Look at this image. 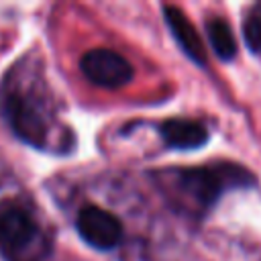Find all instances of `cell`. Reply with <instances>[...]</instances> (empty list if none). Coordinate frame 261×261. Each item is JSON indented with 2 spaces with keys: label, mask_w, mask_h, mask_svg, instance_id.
Wrapping results in <instances>:
<instances>
[{
  "label": "cell",
  "mask_w": 261,
  "mask_h": 261,
  "mask_svg": "<svg viewBox=\"0 0 261 261\" xmlns=\"http://www.w3.org/2000/svg\"><path fill=\"white\" fill-rule=\"evenodd\" d=\"M177 186L184 194H188L200 208L212 206L220 194L247 188L255 184V177L237 163H214L202 167H186L175 173Z\"/></svg>",
  "instance_id": "obj_1"
},
{
  "label": "cell",
  "mask_w": 261,
  "mask_h": 261,
  "mask_svg": "<svg viewBox=\"0 0 261 261\" xmlns=\"http://www.w3.org/2000/svg\"><path fill=\"white\" fill-rule=\"evenodd\" d=\"M37 239L39 226L24 208L8 206L0 212V255L6 261H22Z\"/></svg>",
  "instance_id": "obj_2"
},
{
  "label": "cell",
  "mask_w": 261,
  "mask_h": 261,
  "mask_svg": "<svg viewBox=\"0 0 261 261\" xmlns=\"http://www.w3.org/2000/svg\"><path fill=\"white\" fill-rule=\"evenodd\" d=\"M82 73L96 86L122 88L133 80V65L112 49H90L80 59Z\"/></svg>",
  "instance_id": "obj_3"
},
{
  "label": "cell",
  "mask_w": 261,
  "mask_h": 261,
  "mask_svg": "<svg viewBox=\"0 0 261 261\" xmlns=\"http://www.w3.org/2000/svg\"><path fill=\"white\" fill-rule=\"evenodd\" d=\"M75 228L80 232V237L94 249H100V251H108V249H114L120 241H122V224L120 220L100 208V206H84L80 212H77V218H75Z\"/></svg>",
  "instance_id": "obj_4"
},
{
  "label": "cell",
  "mask_w": 261,
  "mask_h": 261,
  "mask_svg": "<svg viewBox=\"0 0 261 261\" xmlns=\"http://www.w3.org/2000/svg\"><path fill=\"white\" fill-rule=\"evenodd\" d=\"M2 112L12 128V133L33 145V147H43L47 141V126L39 114V110L20 94L8 92L2 96Z\"/></svg>",
  "instance_id": "obj_5"
},
{
  "label": "cell",
  "mask_w": 261,
  "mask_h": 261,
  "mask_svg": "<svg viewBox=\"0 0 261 261\" xmlns=\"http://www.w3.org/2000/svg\"><path fill=\"white\" fill-rule=\"evenodd\" d=\"M163 16H165V22H167L173 39L184 49V53L198 65H206L204 45L196 33L194 24L190 22V18L184 14V10H179L177 6H163Z\"/></svg>",
  "instance_id": "obj_6"
},
{
  "label": "cell",
  "mask_w": 261,
  "mask_h": 261,
  "mask_svg": "<svg viewBox=\"0 0 261 261\" xmlns=\"http://www.w3.org/2000/svg\"><path fill=\"white\" fill-rule=\"evenodd\" d=\"M161 139L169 149H200L208 141V130L186 118H169L159 126Z\"/></svg>",
  "instance_id": "obj_7"
},
{
  "label": "cell",
  "mask_w": 261,
  "mask_h": 261,
  "mask_svg": "<svg viewBox=\"0 0 261 261\" xmlns=\"http://www.w3.org/2000/svg\"><path fill=\"white\" fill-rule=\"evenodd\" d=\"M206 33H208L214 53L222 61H230L237 55V39H234L230 27L222 18H210L206 22Z\"/></svg>",
  "instance_id": "obj_8"
},
{
  "label": "cell",
  "mask_w": 261,
  "mask_h": 261,
  "mask_svg": "<svg viewBox=\"0 0 261 261\" xmlns=\"http://www.w3.org/2000/svg\"><path fill=\"white\" fill-rule=\"evenodd\" d=\"M243 37L253 53H261V14H249L243 20Z\"/></svg>",
  "instance_id": "obj_9"
}]
</instances>
